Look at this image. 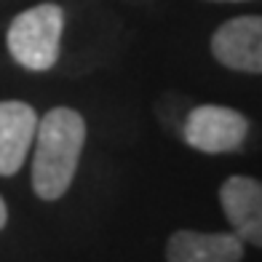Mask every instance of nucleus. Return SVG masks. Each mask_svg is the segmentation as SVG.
<instances>
[{
    "mask_svg": "<svg viewBox=\"0 0 262 262\" xmlns=\"http://www.w3.org/2000/svg\"><path fill=\"white\" fill-rule=\"evenodd\" d=\"M32 156V187L38 198H62L75 180L80 152L86 145V121L70 107L49 110L35 128Z\"/></svg>",
    "mask_w": 262,
    "mask_h": 262,
    "instance_id": "1",
    "label": "nucleus"
},
{
    "mask_svg": "<svg viewBox=\"0 0 262 262\" xmlns=\"http://www.w3.org/2000/svg\"><path fill=\"white\" fill-rule=\"evenodd\" d=\"M62 30H64V11L59 6L43 3V6L27 8L8 27V38H6L8 51L25 70L46 73L59 59Z\"/></svg>",
    "mask_w": 262,
    "mask_h": 262,
    "instance_id": "2",
    "label": "nucleus"
},
{
    "mask_svg": "<svg viewBox=\"0 0 262 262\" xmlns=\"http://www.w3.org/2000/svg\"><path fill=\"white\" fill-rule=\"evenodd\" d=\"M182 137L193 150L206 156H222L244 147L249 137V121L244 113L222 104H198L187 113Z\"/></svg>",
    "mask_w": 262,
    "mask_h": 262,
    "instance_id": "3",
    "label": "nucleus"
},
{
    "mask_svg": "<svg viewBox=\"0 0 262 262\" xmlns=\"http://www.w3.org/2000/svg\"><path fill=\"white\" fill-rule=\"evenodd\" d=\"M211 54L228 70L262 75V16L225 21L211 35Z\"/></svg>",
    "mask_w": 262,
    "mask_h": 262,
    "instance_id": "4",
    "label": "nucleus"
},
{
    "mask_svg": "<svg viewBox=\"0 0 262 262\" xmlns=\"http://www.w3.org/2000/svg\"><path fill=\"white\" fill-rule=\"evenodd\" d=\"M225 220L244 244L262 249V182L254 177L233 174L220 187Z\"/></svg>",
    "mask_w": 262,
    "mask_h": 262,
    "instance_id": "5",
    "label": "nucleus"
},
{
    "mask_svg": "<svg viewBox=\"0 0 262 262\" xmlns=\"http://www.w3.org/2000/svg\"><path fill=\"white\" fill-rule=\"evenodd\" d=\"M38 113L27 102H0V177H14L32 147Z\"/></svg>",
    "mask_w": 262,
    "mask_h": 262,
    "instance_id": "6",
    "label": "nucleus"
},
{
    "mask_svg": "<svg viewBox=\"0 0 262 262\" xmlns=\"http://www.w3.org/2000/svg\"><path fill=\"white\" fill-rule=\"evenodd\" d=\"M244 241L235 233L177 230L166 241V262H241Z\"/></svg>",
    "mask_w": 262,
    "mask_h": 262,
    "instance_id": "7",
    "label": "nucleus"
},
{
    "mask_svg": "<svg viewBox=\"0 0 262 262\" xmlns=\"http://www.w3.org/2000/svg\"><path fill=\"white\" fill-rule=\"evenodd\" d=\"M6 220H8V209H6V201L0 198V230L6 228Z\"/></svg>",
    "mask_w": 262,
    "mask_h": 262,
    "instance_id": "8",
    "label": "nucleus"
}]
</instances>
